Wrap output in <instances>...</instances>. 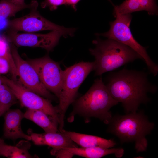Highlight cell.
<instances>
[{"label": "cell", "mask_w": 158, "mask_h": 158, "mask_svg": "<svg viewBox=\"0 0 158 158\" xmlns=\"http://www.w3.org/2000/svg\"><path fill=\"white\" fill-rule=\"evenodd\" d=\"M105 85L126 113L137 111L141 104L150 102L148 94L154 93L157 89L149 81L147 73L125 68L110 73Z\"/></svg>", "instance_id": "cell-1"}, {"label": "cell", "mask_w": 158, "mask_h": 158, "mask_svg": "<svg viewBox=\"0 0 158 158\" xmlns=\"http://www.w3.org/2000/svg\"><path fill=\"white\" fill-rule=\"evenodd\" d=\"M118 103L112 97L100 77L94 80L84 95L72 103L73 109L68 121H72L74 116L78 115L84 118L87 122L90 118L94 117L108 124L112 116L110 109Z\"/></svg>", "instance_id": "cell-2"}, {"label": "cell", "mask_w": 158, "mask_h": 158, "mask_svg": "<svg viewBox=\"0 0 158 158\" xmlns=\"http://www.w3.org/2000/svg\"><path fill=\"white\" fill-rule=\"evenodd\" d=\"M108 125L107 132L117 137L121 143L134 142L137 152L146 150L148 142L146 137L155 126L143 111L114 115Z\"/></svg>", "instance_id": "cell-3"}, {"label": "cell", "mask_w": 158, "mask_h": 158, "mask_svg": "<svg viewBox=\"0 0 158 158\" xmlns=\"http://www.w3.org/2000/svg\"><path fill=\"white\" fill-rule=\"evenodd\" d=\"M92 42L95 47L90 49L89 51L95 58V76H101L137 59H142L133 49L115 40L109 39L102 40L98 38Z\"/></svg>", "instance_id": "cell-4"}, {"label": "cell", "mask_w": 158, "mask_h": 158, "mask_svg": "<svg viewBox=\"0 0 158 158\" xmlns=\"http://www.w3.org/2000/svg\"><path fill=\"white\" fill-rule=\"evenodd\" d=\"M95 63L81 62L67 67L63 70V84L56 106L58 111V130L63 129L64 117L69 106L76 99L79 87L90 73L94 70Z\"/></svg>", "instance_id": "cell-5"}, {"label": "cell", "mask_w": 158, "mask_h": 158, "mask_svg": "<svg viewBox=\"0 0 158 158\" xmlns=\"http://www.w3.org/2000/svg\"><path fill=\"white\" fill-rule=\"evenodd\" d=\"M113 13L116 19L110 23L109 30L105 33L96 35L115 40L133 49L141 56L150 73L156 76L158 73V65L149 57L146 48L140 44L132 35L130 28L132 19L131 13L120 14L115 12Z\"/></svg>", "instance_id": "cell-6"}, {"label": "cell", "mask_w": 158, "mask_h": 158, "mask_svg": "<svg viewBox=\"0 0 158 158\" xmlns=\"http://www.w3.org/2000/svg\"><path fill=\"white\" fill-rule=\"evenodd\" d=\"M0 78L3 83L9 87L22 107L42 111L57 120L59 124L57 108L52 105L50 100L28 89L18 81L1 75Z\"/></svg>", "instance_id": "cell-7"}, {"label": "cell", "mask_w": 158, "mask_h": 158, "mask_svg": "<svg viewBox=\"0 0 158 158\" xmlns=\"http://www.w3.org/2000/svg\"><path fill=\"white\" fill-rule=\"evenodd\" d=\"M37 8L31 9L30 13L27 15L9 20L7 29L28 33L57 30L64 32L68 36H74L75 28H65L51 22L40 14L37 10Z\"/></svg>", "instance_id": "cell-8"}, {"label": "cell", "mask_w": 158, "mask_h": 158, "mask_svg": "<svg viewBox=\"0 0 158 158\" xmlns=\"http://www.w3.org/2000/svg\"><path fill=\"white\" fill-rule=\"evenodd\" d=\"M27 61L35 69L45 88L53 93L59 100L62 89L63 72L59 64L48 55Z\"/></svg>", "instance_id": "cell-9"}, {"label": "cell", "mask_w": 158, "mask_h": 158, "mask_svg": "<svg viewBox=\"0 0 158 158\" xmlns=\"http://www.w3.org/2000/svg\"><path fill=\"white\" fill-rule=\"evenodd\" d=\"M11 51L15 65L18 82L28 89L50 100L57 98L44 86L35 69L19 55L16 47L10 43Z\"/></svg>", "instance_id": "cell-10"}, {"label": "cell", "mask_w": 158, "mask_h": 158, "mask_svg": "<svg viewBox=\"0 0 158 158\" xmlns=\"http://www.w3.org/2000/svg\"><path fill=\"white\" fill-rule=\"evenodd\" d=\"M10 43L16 47H40L49 51L53 50L61 37L68 35L64 32L54 30L46 34L18 33L8 29L3 34Z\"/></svg>", "instance_id": "cell-11"}, {"label": "cell", "mask_w": 158, "mask_h": 158, "mask_svg": "<svg viewBox=\"0 0 158 158\" xmlns=\"http://www.w3.org/2000/svg\"><path fill=\"white\" fill-rule=\"evenodd\" d=\"M51 155L56 158H72L77 155L87 158H100L107 155L114 154L117 158L122 157L124 153L122 148H105L95 147H68L51 151Z\"/></svg>", "instance_id": "cell-12"}, {"label": "cell", "mask_w": 158, "mask_h": 158, "mask_svg": "<svg viewBox=\"0 0 158 158\" xmlns=\"http://www.w3.org/2000/svg\"><path fill=\"white\" fill-rule=\"evenodd\" d=\"M34 143L37 145H47L52 148V150L68 147H77L75 142L64 133L59 131L34 133L30 129L28 131Z\"/></svg>", "instance_id": "cell-13"}, {"label": "cell", "mask_w": 158, "mask_h": 158, "mask_svg": "<svg viewBox=\"0 0 158 158\" xmlns=\"http://www.w3.org/2000/svg\"><path fill=\"white\" fill-rule=\"evenodd\" d=\"M4 115L3 134L4 138L12 140L23 138L31 140L30 136L24 133L21 127L24 113L19 109H9Z\"/></svg>", "instance_id": "cell-14"}, {"label": "cell", "mask_w": 158, "mask_h": 158, "mask_svg": "<svg viewBox=\"0 0 158 158\" xmlns=\"http://www.w3.org/2000/svg\"><path fill=\"white\" fill-rule=\"evenodd\" d=\"M59 132L65 134L81 147L109 148L113 147L116 145V142L112 139H107L96 136L68 131L64 129Z\"/></svg>", "instance_id": "cell-15"}, {"label": "cell", "mask_w": 158, "mask_h": 158, "mask_svg": "<svg viewBox=\"0 0 158 158\" xmlns=\"http://www.w3.org/2000/svg\"><path fill=\"white\" fill-rule=\"evenodd\" d=\"M114 12L126 14L145 11L150 15H157L158 8L156 0H125L118 6L114 5Z\"/></svg>", "instance_id": "cell-16"}, {"label": "cell", "mask_w": 158, "mask_h": 158, "mask_svg": "<svg viewBox=\"0 0 158 158\" xmlns=\"http://www.w3.org/2000/svg\"><path fill=\"white\" fill-rule=\"evenodd\" d=\"M24 118L33 122L45 132L59 131V121L42 111L27 109L24 113Z\"/></svg>", "instance_id": "cell-17"}, {"label": "cell", "mask_w": 158, "mask_h": 158, "mask_svg": "<svg viewBox=\"0 0 158 158\" xmlns=\"http://www.w3.org/2000/svg\"><path fill=\"white\" fill-rule=\"evenodd\" d=\"M28 140H22L15 146L8 145L5 144L2 146L1 156L8 158H31L37 157L31 155L28 150L31 145Z\"/></svg>", "instance_id": "cell-18"}, {"label": "cell", "mask_w": 158, "mask_h": 158, "mask_svg": "<svg viewBox=\"0 0 158 158\" xmlns=\"http://www.w3.org/2000/svg\"><path fill=\"white\" fill-rule=\"evenodd\" d=\"M38 3L36 0H32L29 4L23 5L14 4L10 0H0V18L8 19L14 16L18 12L26 8L30 9L37 7Z\"/></svg>", "instance_id": "cell-19"}, {"label": "cell", "mask_w": 158, "mask_h": 158, "mask_svg": "<svg viewBox=\"0 0 158 158\" xmlns=\"http://www.w3.org/2000/svg\"><path fill=\"white\" fill-rule=\"evenodd\" d=\"M0 57L4 58L9 63L12 79L17 81L16 69L11 49L10 43L4 34H0Z\"/></svg>", "instance_id": "cell-20"}, {"label": "cell", "mask_w": 158, "mask_h": 158, "mask_svg": "<svg viewBox=\"0 0 158 158\" xmlns=\"http://www.w3.org/2000/svg\"><path fill=\"white\" fill-rule=\"evenodd\" d=\"M17 100L8 86L4 83L0 85V109L5 113L16 103Z\"/></svg>", "instance_id": "cell-21"}, {"label": "cell", "mask_w": 158, "mask_h": 158, "mask_svg": "<svg viewBox=\"0 0 158 158\" xmlns=\"http://www.w3.org/2000/svg\"><path fill=\"white\" fill-rule=\"evenodd\" d=\"M66 4V0H44L40 4V6L43 8L49 7L51 11L56 10L58 6Z\"/></svg>", "instance_id": "cell-22"}, {"label": "cell", "mask_w": 158, "mask_h": 158, "mask_svg": "<svg viewBox=\"0 0 158 158\" xmlns=\"http://www.w3.org/2000/svg\"><path fill=\"white\" fill-rule=\"evenodd\" d=\"M10 71L9 62L4 58L0 57V75L5 74Z\"/></svg>", "instance_id": "cell-23"}, {"label": "cell", "mask_w": 158, "mask_h": 158, "mask_svg": "<svg viewBox=\"0 0 158 158\" xmlns=\"http://www.w3.org/2000/svg\"><path fill=\"white\" fill-rule=\"evenodd\" d=\"M81 0H66V6H70L74 10H77L76 6Z\"/></svg>", "instance_id": "cell-24"}, {"label": "cell", "mask_w": 158, "mask_h": 158, "mask_svg": "<svg viewBox=\"0 0 158 158\" xmlns=\"http://www.w3.org/2000/svg\"><path fill=\"white\" fill-rule=\"evenodd\" d=\"M8 21V19L0 18V31L7 29Z\"/></svg>", "instance_id": "cell-25"}, {"label": "cell", "mask_w": 158, "mask_h": 158, "mask_svg": "<svg viewBox=\"0 0 158 158\" xmlns=\"http://www.w3.org/2000/svg\"><path fill=\"white\" fill-rule=\"evenodd\" d=\"M12 2L15 4L20 5H23L26 4L24 0H10Z\"/></svg>", "instance_id": "cell-26"}, {"label": "cell", "mask_w": 158, "mask_h": 158, "mask_svg": "<svg viewBox=\"0 0 158 158\" xmlns=\"http://www.w3.org/2000/svg\"><path fill=\"white\" fill-rule=\"evenodd\" d=\"M5 143L4 140L0 138V156H1V153L2 147Z\"/></svg>", "instance_id": "cell-27"}, {"label": "cell", "mask_w": 158, "mask_h": 158, "mask_svg": "<svg viewBox=\"0 0 158 158\" xmlns=\"http://www.w3.org/2000/svg\"><path fill=\"white\" fill-rule=\"evenodd\" d=\"M5 113L0 109V116L4 115Z\"/></svg>", "instance_id": "cell-28"}, {"label": "cell", "mask_w": 158, "mask_h": 158, "mask_svg": "<svg viewBox=\"0 0 158 158\" xmlns=\"http://www.w3.org/2000/svg\"><path fill=\"white\" fill-rule=\"evenodd\" d=\"M3 83L2 82V81L1 79V78H0V85H1Z\"/></svg>", "instance_id": "cell-29"}]
</instances>
